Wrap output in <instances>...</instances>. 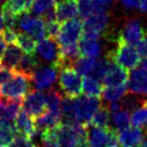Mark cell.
I'll list each match as a JSON object with an SVG mask.
<instances>
[{
	"instance_id": "obj_45",
	"label": "cell",
	"mask_w": 147,
	"mask_h": 147,
	"mask_svg": "<svg viewBox=\"0 0 147 147\" xmlns=\"http://www.w3.org/2000/svg\"><path fill=\"white\" fill-rule=\"evenodd\" d=\"M6 44H7V43L4 41V39L2 38V36L0 35V60H1L2 56H3L4 52H5V50H6Z\"/></svg>"
},
{
	"instance_id": "obj_3",
	"label": "cell",
	"mask_w": 147,
	"mask_h": 147,
	"mask_svg": "<svg viewBox=\"0 0 147 147\" xmlns=\"http://www.w3.org/2000/svg\"><path fill=\"white\" fill-rule=\"evenodd\" d=\"M59 71L58 84L64 96L73 99L81 96L83 81L81 75L73 67H64Z\"/></svg>"
},
{
	"instance_id": "obj_14",
	"label": "cell",
	"mask_w": 147,
	"mask_h": 147,
	"mask_svg": "<svg viewBox=\"0 0 147 147\" xmlns=\"http://www.w3.org/2000/svg\"><path fill=\"white\" fill-rule=\"evenodd\" d=\"M127 90L136 95L147 94V71L142 68H135L129 73Z\"/></svg>"
},
{
	"instance_id": "obj_46",
	"label": "cell",
	"mask_w": 147,
	"mask_h": 147,
	"mask_svg": "<svg viewBox=\"0 0 147 147\" xmlns=\"http://www.w3.org/2000/svg\"><path fill=\"white\" fill-rule=\"evenodd\" d=\"M139 9L142 12H147V0H139Z\"/></svg>"
},
{
	"instance_id": "obj_2",
	"label": "cell",
	"mask_w": 147,
	"mask_h": 147,
	"mask_svg": "<svg viewBox=\"0 0 147 147\" xmlns=\"http://www.w3.org/2000/svg\"><path fill=\"white\" fill-rule=\"evenodd\" d=\"M32 90V79L25 74L15 71L13 77L9 81L0 86V97L23 100L24 97Z\"/></svg>"
},
{
	"instance_id": "obj_36",
	"label": "cell",
	"mask_w": 147,
	"mask_h": 147,
	"mask_svg": "<svg viewBox=\"0 0 147 147\" xmlns=\"http://www.w3.org/2000/svg\"><path fill=\"white\" fill-rule=\"evenodd\" d=\"M77 8L81 19H86L95 12L92 0H77Z\"/></svg>"
},
{
	"instance_id": "obj_30",
	"label": "cell",
	"mask_w": 147,
	"mask_h": 147,
	"mask_svg": "<svg viewBox=\"0 0 147 147\" xmlns=\"http://www.w3.org/2000/svg\"><path fill=\"white\" fill-rule=\"evenodd\" d=\"M111 63H112V61L107 56H105L104 58L97 59L96 64H95L94 68L89 76L95 78L98 81H103L104 78L106 77L109 69H110Z\"/></svg>"
},
{
	"instance_id": "obj_51",
	"label": "cell",
	"mask_w": 147,
	"mask_h": 147,
	"mask_svg": "<svg viewBox=\"0 0 147 147\" xmlns=\"http://www.w3.org/2000/svg\"><path fill=\"white\" fill-rule=\"evenodd\" d=\"M51 147H59L58 145H56V146H51Z\"/></svg>"
},
{
	"instance_id": "obj_15",
	"label": "cell",
	"mask_w": 147,
	"mask_h": 147,
	"mask_svg": "<svg viewBox=\"0 0 147 147\" xmlns=\"http://www.w3.org/2000/svg\"><path fill=\"white\" fill-rule=\"evenodd\" d=\"M14 126L17 134L26 136L28 138H33L36 134L34 125V118L27 114L24 110H21L14 119Z\"/></svg>"
},
{
	"instance_id": "obj_11",
	"label": "cell",
	"mask_w": 147,
	"mask_h": 147,
	"mask_svg": "<svg viewBox=\"0 0 147 147\" xmlns=\"http://www.w3.org/2000/svg\"><path fill=\"white\" fill-rule=\"evenodd\" d=\"M22 110L32 118H36L46 112L47 107L44 93L33 89L22 100Z\"/></svg>"
},
{
	"instance_id": "obj_1",
	"label": "cell",
	"mask_w": 147,
	"mask_h": 147,
	"mask_svg": "<svg viewBox=\"0 0 147 147\" xmlns=\"http://www.w3.org/2000/svg\"><path fill=\"white\" fill-rule=\"evenodd\" d=\"M116 65L126 70H133L141 63V56L134 46L129 45L121 40H116V47L106 55Z\"/></svg>"
},
{
	"instance_id": "obj_41",
	"label": "cell",
	"mask_w": 147,
	"mask_h": 147,
	"mask_svg": "<svg viewBox=\"0 0 147 147\" xmlns=\"http://www.w3.org/2000/svg\"><path fill=\"white\" fill-rule=\"evenodd\" d=\"M2 38L4 39L6 43L8 44H15L16 43V37H17V32L15 29H10V28H4L3 31L0 34Z\"/></svg>"
},
{
	"instance_id": "obj_28",
	"label": "cell",
	"mask_w": 147,
	"mask_h": 147,
	"mask_svg": "<svg viewBox=\"0 0 147 147\" xmlns=\"http://www.w3.org/2000/svg\"><path fill=\"white\" fill-rule=\"evenodd\" d=\"M96 62L97 58L81 56L74 61V63L72 64V67L81 76H89L91 72H92Z\"/></svg>"
},
{
	"instance_id": "obj_31",
	"label": "cell",
	"mask_w": 147,
	"mask_h": 147,
	"mask_svg": "<svg viewBox=\"0 0 147 147\" xmlns=\"http://www.w3.org/2000/svg\"><path fill=\"white\" fill-rule=\"evenodd\" d=\"M16 44L26 54H34V52L36 51V40L33 39L28 34H26V33L17 32Z\"/></svg>"
},
{
	"instance_id": "obj_24",
	"label": "cell",
	"mask_w": 147,
	"mask_h": 147,
	"mask_svg": "<svg viewBox=\"0 0 147 147\" xmlns=\"http://www.w3.org/2000/svg\"><path fill=\"white\" fill-rule=\"evenodd\" d=\"M16 135L14 122L0 119V147H8Z\"/></svg>"
},
{
	"instance_id": "obj_40",
	"label": "cell",
	"mask_w": 147,
	"mask_h": 147,
	"mask_svg": "<svg viewBox=\"0 0 147 147\" xmlns=\"http://www.w3.org/2000/svg\"><path fill=\"white\" fill-rule=\"evenodd\" d=\"M95 12H108L114 5V0H92Z\"/></svg>"
},
{
	"instance_id": "obj_34",
	"label": "cell",
	"mask_w": 147,
	"mask_h": 147,
	"mask_svg": "<svg viewBox=\"0 0 147 147\" xmlns=\"http://www.w3.org/2000/svg\"><path fill=\"white\" fill-rule=\"evenodd\" d=\"M112 121L114 124L115 130L122 131L130 127V116L129 112L125 110H120L118 112L112 113Z\"/></svg>"
},
{
	"instance_id": "obj_22",
	"label": "cell",
	"mask_w": 147,
	"mask_h": 147,
	"mask_svg": "<svg viewBox=\"0 0 147 147\" xmlns=\"http://www.w3.org/2000/svg\"><path fill=\"white\" fill-rule=\"evenodd\" d=\"M40 61L38 60V57L34 54H25L21 57L17 67L15 68L14 71L19 72V73L25 74L29 76L32 79L33 72L35 71L37 67L40 65Z\"/></svg>"
},
{
	"instance_id": "obj_12",
	"label": "cell",
	"mask_w": 147,
	"mask_h": 147,
	"mask_svg": "<svg viewBox=\"0 0 147 147\" xmlns=\"http://www.w3.org/2000/svg\"><path fill=\"white\" fill-rule=\"evenodd\" d=\"M146 31L142 27L141 23L137 19H128L123 24L116 40H121L132 46H136L140 42Z\"/></svg>"
},
{
	"instance_id": "obj_16",
	"label": "cell",
	"mask_w": 147,
	"mask_h": 147,
	"mask_svg": "<svg viewBox=\"0 0 147 147\" xmlns=\"http://www.w3.org/2000/svg\"><path fill=\"white\" fill-rule=\"evenodd\" d=\"M118 141L122 147H138L143 140L144 134L141 128L129 127L122 131H117Z\"/></svg>"
},
{
	"instance_id": "obj_47",
	"label": "cell",
	"mask_w": 147,
	"mask_h": 147,
	"mask_svg": "<svg viewBox=\"0 0 147 147\" xmlns=\"http://www.w3.org/2000/svg\"><path fill=\"white\" fill-rule=\"evenodd\" d=\"M5 28V24H4V20H3V15H2V11H0V34L3 31V29Z\"/></svg>"
},
{
	"instance_id": "obj_25",
	"label": "cell",
	"mask_w": 147,
	"mask_h": 147,
	"mask_svg": "<svg viewBox=\"0 0 147 147\" xmlns=\"http://www.w3.org/2000/svg\"><path fill=\"white\" fill-rule=\"evenodd\" d=\"M33 1L34 0H6L3 6L10 10L14 15L19 17L23 14L31 12Z\"/></svg>"
},
{
	"instance_id": "obj_43",
	"label": "cell",
	"mask_w": 147,
	"mask_h": 147,
	"mask_svg": "<svg viewBox=\"0 0 147 147\" xmlns=\"http://www.w3.org/2000/svg\"><path fill=\"white\" fill-rule=\"evenodd\" d=\"M136 50L138 51L140 56L142 57H147V31L145 35L143 36V38L140 40V42L136 45Z\"/></svg>"
},
{
	"instance_id": "obj_33",
	"label": "cell",
	"mask_w": 147,
	"mask_h": 147,
	"mask_svg": "<svg viewBox=\"0 0 147 147\" xmlns=\"http://www.w3.org/2000/svg\"><path fill=\"white\" fill-rule=\"evenodd\" d=\"M145 100L146 99L141 97V95L128 93V94L124 95V96L122 97L120 102H121L123 110L127 111V112H133V111L135 110L136 108H138Z\"/></svg>"
},
{
	"instance_id": "obj_19",
	"label": "cell",
	"mask_w": 147,
	"mask_h": 147,
	"mask_svg": "<svg viewBox=\"0 0 147 147\" xmlns=\"http://www.w3.org/2000/svg\"><path fill=\"white\" fill-rule=\"evenodd\" d=\"M22 56V50L17 44H9L6 47L5 52L0 60V66L10 70H15Z\"/></svg>"
},
{
	"instance_id": "obj_44",
	"label": "cell",
	"mask_w": 147,
	"mask_h": 147,
	"mask_svg": "<svg viewBox=\"0 0 147 147\" xmlns=\"http://www.w3.org/2000/svg\"><path fill=\"white\" fill-rule=\"evenodd\" d=\"M120 2L127 9L139 8V0H120Z\"/></svg>"
},
{
	"instance_id": "obj_35",
	"label": "cell",
	"mask_w": 147,
	"mask_h": 147,
	"mask_svg": "<svg viewBox=\"0 0 147 147\" xmlns=\"http://www.w3.org/2000/svg\"><path fill=\"white\" fill-rule=\"evenodd\" d=\"M55 5H56L55 0H34L31 12L36 16H41L44 12L54 7Z\"/></svg>"
},
{
	"instance_id": "obj_18",
	"label": "cell",
	"mask_w": 147,
	"mask_h": 147,
	"mask_svg": "<svg viewBox=\"0 0 147 147\" xmlns=\"http://www.w3.org/2000/svg\"><path fill=\"white\" fill-rule=\"evenodd\" d=\"M57 21L65 22L76 18L78 14L77 1L76 0H68V1L56 3L55 5Z\"/></svg>"
},
{
	"instance_id": "obj_29",
	"label": "cell",
	"mask_w": 147,
	"mask_h": 147,
	"mask_svg": "<svg viewBox=\"0 0 147 147\" xmlns=\"http://www.w3.org/2000/svg\"><path fill=\"white\" fill-rule=\"evenodd\" d=\"M130 123L133 127H147V100L132 112L130 116Z\"/></svg>"
},
{
	"instance_id": "obj_42",
	"label": "cell",
	"mask_w": 147,
	"mask_h": 147,
	"mask_svg": "<svg viewBox=\"0 0 147 147\" xmlns=\"http://www.w3.org/2000/svg\"><path fill=\"white\" fill-rule=\"evenodd\" d=\"M15 71L14 70H10L8 68L2 67L0 66V86H2L3 84H5L6 82H8L12 77H13Z\"/></svg>"
},
{
	"instance_id": "obj_26",
	"label": "cell",
	"mask_w": 147,
	"mask_h": 147,
	"mask_svg": "<svg viewBox=\"0 0 147 147\" xmlns=\"http://www.w3.org/2000/svg\"><path fill=\"white\" fill-rule=\"evenodd\" d=\"M102 91L103 85L100 83V81L91 76H84L82 81V92L86 96L100 97V95H102Z\"/></svg>"
},
{
	"instance_id": "obj_50",
	"label": "cell",
	"mask_w": 147,
	"mask_h": 147,
	"mask_svg": "<svg viewBox=\"0 0 147 147\" xmlns=\"http://www.w3.org/2000/svg\"><path fill=\"white\" fill-rule=\"evenodd\" d=\"M4 1H5V0H0V3H3Z\"/></svg>"
},
{
	"instance_id": "obj_6",
	"label": "cell",
	"mask_w": 147,
	"mask_h": 147,
	"mask_svg": "<svg viewBox=\"0 0 147 147\" xmlns=\"http://www.w3.org/2000/svg\"><path fill=\"white\" fill-rule=\"evenodd\" d=\"M36 56L44 62L49 63L56 69H61V55H60V46L56 39L44 38L38 42L36 46Z\"/></svg>"
},
{
	"instance_id": "obj_20",
	"label": "cell",
	"mask_w": 147,
	"mask_h": 147,
	"mask_svg": "<svg viewBox=\"0 0 147 147\" xmlns=\"http://www.w3.org/2000/svg\"><path fill=\"white\" fill-rule=\"evenodd\" d=\"M59 124H61V116L54 114V113H51L49 111H46L42 115L34 118L36 134H41L46 130L56 127Z\"/></svg>"
},
{
	"instance_id": "obj_23",
	"label": "cell",
	"mask_w": 147,
	"mask_h": 147,
	"mask_svg": "<svg viewBox=\"0 0 147 147\" xmlns=\"http://www.w3.org/2000/svg\"><path fill=\"white\" fill-rule=\"evenodd\" d=\"M44 96L47 111L61 116V102L63 99V95L58 90L52 88L47 90L44 93Z\"/></svg>"
},
{
	"instance_id": "obj_4",
	"label": "cell",
	"mask_w": 147,
	"mask_h": 147,
	"mask_svg": "<svg viewBox=\"0 0 147 147\" xmlns=\"http://www.w3.org/2000/svg\"><path fill=\"white\" fill-rule=\"evenodd\" d=\"M101 105L102 101L99 97L81 95L74 99V109H75V118L77 124L88 126Z\"/></svg>"
},
{
	"instance_id": "obj_8",
	"label": "cell",
	"mask_w": 147,
	"mask_h": 147,
	"mask_svg": "<svg viewBox=\"0 0 147 147\" xmlns=\"http://www.w3.org/2000/svg\"><path fill=\"white\" fill-rule=\"evenodd\" d=\"M83 33V23L79 18L68 20L61 24L57 42L60 46L78 43Z\"/></svg>"
},
{
	"instance_id": "obj_9",
	"label": "cell",
	"mask_w": 147,
	"mask_h": 147,
	"mask_svg": "<svg viewBox=\"0 0 147 147\" xmlns=\"http://www.w3.org/2000/svg\"><path fill=\"white\" fill-rule=\"evenodd\" d=\"M17 27L35 40H42L46 36L45 23L41 17L29 15L28 13L18 17Z\"/></svg>"
},
{
	"instance_id": "obj_17",
	"label": "cell",
	"mask_w": 147,
	"mask_h": 147,
	"mask_svg": "<svg viewBox=\"0 0 147 147\" xmlns=\"http://www.w3.org/2000/svg\"><path fill=\"white\" fill-rule=\"evenodd\" d=\"M128 77H129V73H128L127 70L116 65L114 62H112L106 77L103 80V85L104 86L127 85Z\"/></svg>"
},
{
	"instance_id": "obj_32",
	"label": "cell",
	"mask_w": 147,
	"mask_h": 147,
	"mask_svg": "<svg viewBox=\"0 0 147 147\" xmlns=\"http://www.w3.org/2000/svg\"><path fill=\"white\" fill-rule=\"evenodd\" d=\"M127 85L124 86H104L102 91V97L106 102L110 103L118 101L126 94Z\"/></svg>"
},
{
	"instance_id": "obj_37",
	"label": "cell",
	"mask_w": 147,
	"mask_h": 147,
	"mask_svg": "<svg viewBox=\"0 0 147 147\" xmlns=\"http://www.w3.org/2000/svg\"><path fill=\"white\" fill-rule=\"evenodd\" d=\"M2 15H3L4 24H5L6 28H10V29H15L17 27V22H18V16L14 15L10 10H8L5 6H2Z\"/></svg>"
},
{
	"instance_id": "obj_5",
	"label": "cell",
	"mask_w": 147,
	"mask_h": 147,
	"mask_svg": "<svg viewBox=\"0 0 147 147\" xmlns=\"http://www.w3.org/2000/svg\"><path fill=\"white\" fill-rule=\"evenodd\" d=\"M88 143L90 147H118L117 130L114 128H99L87 126Z\"/></svg>"
},
{
	"instance_id": "obj_21",
	"label": "cell",
	"mask_w": 147,
	"mask_h": 147,
	"mask_svg": "<svg viewBox=\"0 0 147 147\" xmlns=\"http://www.w3.org/2000/svg\"><path fill=\"white\" fill-rule=\"evenodd\" d=\"M76 142L75 126L59 124L57 126V145L59 147H74Z\"/></svg>"
},
{
	"instance_id": "obj_7",
	"label": "cell",
	"mask_w": 147,
	"mask_h": 147,
	"mask_svg": "<svg viewBox=\"0 0 147 147\" xmlns=\"http://www.w3.org/2000/svg\"><path fill=\"white\" fill-rule=\"evenodd\" d=\"M83 30L102 35L105 38H110V15L109 12H94L83 22Z\"/></svg>"
},
{
	"instance_id": "obj_27",
	"label": "cell",
	"mask_w": 147,
	"mask_h": 147,
	"mask_svg": "<svg viewBox=\"0 0 147 147\" xmlns=\"http://www.w3.org/2000/svg\"><path fill=\"white\" fill-rule=\"evenodd\" d=\"M90 125L99 128H110V111L107 104H102L94 114Z\"/></svg>"
},
{
	"instance_id": "obj_39",
	"label": "cell",
	"mask_w": 147,
	"mask_h": 147,
	"mask_svg": "<svg viewBox=\"0 0 147 147\" xmlns=\"http://www.w3.org/2000/svg\"><path fill=\"white\" fill-rule=\"evenodd\" d=\"M8 147H37V146L31 141L30 138L23 135H20V134H17Z\"/></svg>"
},
{
	"instance_id": "obj_49",
	"label": "cell",
	"mask_w": 147,
	"mask_h": 147,
	"mask_svg": "<svg viewBox=\"0 0 147 147\" xmlns=\"http://www.w3.org/2000/svg\"><path fill=\"white\" fill-rule=\"evenodd\" d=\"M56 3H60V2H64V1H68V0H55Z\"/></svg>"
},
{
	"instance_id": "obj_38",
	"label": "cell",
	"mask_w": 147,
	"mask_h": 147,
	"mask_svg": "<svg viewBox=\"0 0 147 147\" xmlns=\"http://www.w3.org/2000/svg\"><path fill=\"white\" fill-rule=\"evenodd\" d=\"M60 27H61V24H60V22L57 21V20H55V21L46 22V23H45L46 35L49 37V38L56 39L57 40V37H58L59 32H60Z\"/></svg>"
},
{
	"instance_id": "obj_10",
	"label": "cell",
	"mask_w": 147,
	"mask_h": 147,
	"mask_svg": "<svg viewBox=\"0 0 147 147\" xmlns=\"http://www.w3.org/2000/svg\"><path fill=\"white\" fill-rule=\"evenodd\" d=\"M57 71L51 65H40L35 69L32 75V84L35 90L43 91L52 89L57 81Z\"/></svg>"
},
{
	"instance_id": "obj_13",
	"label": "cell",
	"mask_w": 147,
	"mask_h": 147,
	"mask_svg": "<svg viewBox=\"0 0 147 147\" xmlns=\"http://www.w3.org/2000/svg\"><path fill=\"white\" fill-rule=\"evenodd\" d=\"M79 52L81 56L98 58L102 52L100 42V35L92 32L83 31L82 36L78 42Z\"/></svg>"
},
{
	"instance_id": "obj_48",
	"label": "cell",
	"mask_w": 147,
	"mask_h": 147,
	"mask_svg": "<svg viewBox=\"0 0 147 147\" xmlns=\"http://www.w3.org/2000/svg\"><path fill=\"white\" fill-rule=\"evenodd\" d=\"M140 65H141L142 69H144L145 71H147V57H145L143 60H141V63H140Z\"/></svg>"
}]
</instances>
